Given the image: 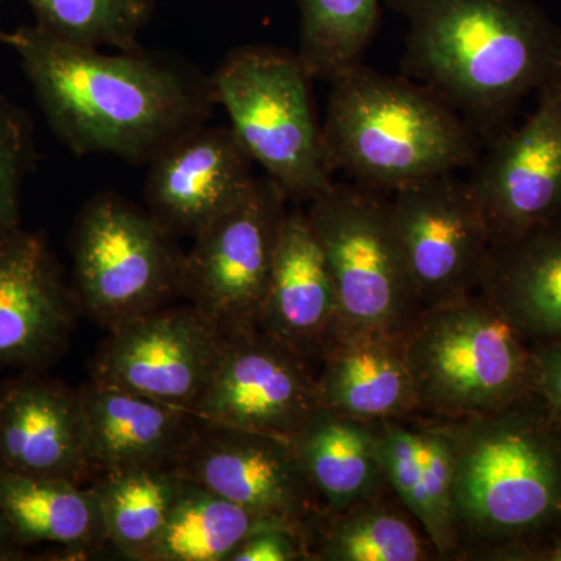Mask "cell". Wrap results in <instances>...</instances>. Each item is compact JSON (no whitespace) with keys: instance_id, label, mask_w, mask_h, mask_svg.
Segmentation results:
<instances>
[{"instance_id":"1","label":"cell","mask_w":561,"mask_h":561,"mask_svg":"<svg viewBox=\"0 0 561 561\" xmlns=\"http://www.w3.org/2000/svg\"><path fill=\"white\" fill-rule=\"evenodd\" d=\"M47 124L77 154H113L149 164L169 144L206 124L217 105L213 80L180 58L58 38L39 25L9 32Z\"/></svg>"},{"instance_id":"2","label":"cell","mask_w":561,"mask_h":561,"mask_svg":"<svg viewBox=\"0 0 561 561\" xmlns=\"http://www.w3.org/2000/svg\"><path fill=\"white\" fill-rule=\"evenodd\" d=\"M408 22L402 69L481 138L561 77V31L531 0H383Z\"/></svg>"},{"instance_id":"3","label":"cell","mask_w":561,"mask_h":561,"mask_svg":"<svg viewBox=\"0 0 561 561\" xmlns=\"http://www.w3.org/2000/svg\"><path fill=\"white\" fill-rule=\"evenodd\" d=\"M456 449L457 560L561 522V424L537 393L500 411L445 420Z\"/></svg>"},{"instance_id":"4","label":"cell","mask_w":561,"mask_h":561,"mask_svg":"<svg viewBox=\"0 0 561 561\" xmlns=\"http://www.w3.org/2000/svg\"><path fill=\"white\" fill-rule=\"evenodd\" d=\"M331 83L321 128L331 173L390 194L411 181L472 168L481 157L479 133L424 84L362 62Z\"/></svg>"},{"instance_id":"5","label":"cell","mask_w":561,"mask_h":561,"mask_svg":"<svg viewBox=\"0 0 561 561\" xmlns=\"http://www.w3.org/2000/svg\"><path fill=\"white\" fill-rule=\"evenodd\" d=\"M404 348L420 415L471 419L534 393L531 342L479 290L421 311Z\"/></svg>"},{"instance_id":"6","label":"cell","mask_w":561,"mask_h":561,"mask_svg":"<svg viewBox=\"0 0 561 561\" xmlns=\"http://www.w3.org/2000/svg\"><path fill=\"white\" fill-rule=\"evenodd\" d=\"M231 130L294 205L311 203L334 181L297 54L272 46L231 50L210 76Z\"/></svg>"},{"instance_id":"7","label":"cell","mask_w":561,"mask_h":561,"mask_svg":"<svg viewBox=\"0 0 561 561\" xmlns=\"http://www.w3.org/2000/svg\"><path fill=\"white\" fill-rule=\"evenodd\" d=\"M308 217L334 283L337 328L404 337L423 306L389 194L356 183H332L309 203Z\"/></svg>"},{"instance_id":"8","label":"cell","mask_w":561,"mask_h":561,"mask_svg":"<svg viewBox=\"0 0 561 561\" xmlns=\"http://www.w3.org/2000/svg\"><path fill=\"white\" fill-rule=\"evenodd\" d=\"M147 208L99 192L70 234L72 289L81 312L111 331L180 295L184 253Z\"/></svg>"},{"instance_id":"9","label":"cell","mask_w":561,"mask_h":561,"mask_svg":"<svg viewBox=\"0 0 561 561\" xmlns=\"http://www.w3.org/2000/svg\"><path fill=\"white\" fill-rule=\"evenodd\" d=\"M287 202L275 181L254 176L245 194L198 231L184 253L180 295L225 341L260 331Z\"/></svg>"},{"instance_id":"10","label":"cell","mask_w":561,"mask_h":561,"mask_svg":"<svg viewBox=\"0 0 561 561\" xmlns=\"http://www.w3.org/2000/svg\"><path fill=\"white\" fill-rule=\"evenodd\" d=\"M389 197L423 311L478 291L493 243L470 183L442 173L411 181Z\"/></svg>"},{"instance_id":"11","label":"cell","mask_w":561,"mask_h":561,"mask_svg":"<svg viewBox=\"0 0 561 561\" xmlns=\"http://www.w3.org/2000/svg\"><path fill=\"white\" fill-rule=\"evenodd\" d=\"M219 331L187 302L108 331L91 360V381L192 412L224 353Z\"/></svg>"},{"instance_id":"12","label":"cell","mask_w":561,"mask_h":561,"mask_svg":"<svg viewBox=\"0 0 561 561\" xmlns=\"http://www.w3.org/2000/svg\"><path fill=\"white\" fill-rule=\"evenodd\" d=\"M186 481L286 524L302 537L323 507L286 438L198 421L175 460Z\"/></svg>"},{"instance_id":"13","label":"cell","mask_w":561,"mask_h":561,"mask_svg":"<svg viewBox=\"0 0 561 561\" xmlns=\"http://www.w3.org/2000/svg\"><path fill=\"white\" fill-rule=\"evenodd\" d=\"M472 168L468 183L493 245L560 216L561 77L538 91L537 108L522 127L497 135Z\"/></svg>"},{"instance_id":"14","label":"cell","mask_w":561,"mask_h":561,"mask_svg":"<svg viewBox=\"0 0 561 561\" xmlns=\"http://www.w3.org/2000/svg\"><path fill=\"white\" fill-rule=\"evenodd\" d=\"M317 408L311 365L254 331L225 341L216 373L192 413L206 423L289 440Z\"/></svg>"},{"instance_id":"15","label":"cell","mask_w":561,"mask_h":561,"mask_svg":"<svg viewBox=\"0 0 561 561\" xmlns=\"http://www.w3.org/2000/svg\"><path fill=\"white\" fill-rule=\"evenodd\" d=\"M81 312L49 243L22 228L0 234V371L61 356Z\"/></svg>"},{"instance_id":"16","label":"cell","mask_w":561,"mask_h":561,"mask_svg":"<svg viewBox=\"0 0 561 561\" xmlns=\"http://www.w3.org/2000/svg\"><path fill=\"white\" fill-rule=\"evenodd\" d=\"M253 164L231 127L198 125L149 162L147 210L175 238H194L245 194Z\"/></svg>"},{"instance_id":"17","label":"cell","mask_w":561,"mask_h":561,"mask_svg":"<svg viewBox=\"0 0 561 561\" xmlns=\"http://www.w3.org/2000/svg\"><path fill=\"white\" fill-rule=\"evenodd\" d=\"M0 470L79 485L94 474L79 390L35 370L0 386Z\"/></svg>"},{"instance_id":"18","label":"cell","mask_w":561,"mask_h":561,"mask_svg":"<svg viewBox=\"0 0 561 561\" xmlns=\"http://www.w3.org/2000/svg\"><path fill=\"white\" fill-rule=\"evenodd\" d=\"M370 424L387 485L423 527L438 560H457L456 449L448 424L424 415Z\"/></svg>"},{"instance_id":"19","label":"cell","mask_w":561,"mask_h":561,"mask_svg":"<svg viewBox=\"0 0 561 561\" xmlns=\"http://www.w3.org/2000/svg\"><path fill=\"white\" fill-rule=\"evenodd\" d=\"M337 328V298L308 210L287 209L260 331L308 362L313 371Z\"/></svg>"},{"instance_id":"20","label":"cell","mask_w":561,"mask_h":561,"mask_svg":"<svg viewBox=\"0 0 561 561\" xmlns=\"http://www.w3.org/2000/svg\"><path fill=\"white\" fill-rule=\"evenodd\" d=\"M88 457L95 476L175 465L198 426L186 409L90 381L79 389Z\"/></svg>"},{"instance_id":"21","label":"cell","mask_w":561,"mask_h":561,"mask_svg":"<svg viewBox=\"0 0 561 561\" xmlns=\"http://www.w3.org/2000/svg\"><path fill=\"white\" fill-rule=\"evenodd\" d=\"M319 408L362 421L420 415L404 337L337 328L316 370Z\"/></svg>"},{"instance_id":"22","label":"cell","mask_w":561,"mask_h":561,"mask_svg":"<svg viewBox=\"0 0 561 561\" xmlns=\"http://www.w3.org/2000/svg\"><path fill=\"white\" fill-rule=\"evenodd\" d=\"M479 291L531 343L561 339V214L491 247Z\"/></svg>"},{"instance_id":"23","label":"cell","mask_w":561,"mask_h":561,"mask_svg":"<svg viewBox=\"0 0 561 561\" xmlns=\"http://www.w3.org/2000/svg\"><path fill=\"white\" fill-rule=\"evenodd\" d=\"M289 443L323 512L345 511L390 490L370 421L317 408Z\"/></svg>"},{"instance_id":"24","label":"cell","mask_w":561,"mask_h":561,"mask_svg":"<svg viewBox=\"0 0 561 561\" xmlns=\"http://www.w3.org/2000/svg\"><path fill=\"white\" fill-rule=\"evenodd\" d=\"M0 513L16 545L88 552L108 542L94 493L76 482L0 470Z\"/></svg>"},{"instance_id":"25","label":"cell","mask_w":561,"mask_h":561,"mask_svg":"<svg viewBox=\"0 0 561 561\" xmlns=\"http://www.w3.org/2000/svg\"><path fill=\"white\" fill-rule=\"evenodd\" d=\"M305 540L309 561L438 560L423 527L391 490L345 511L321 513Z\"/></svg>"},{"instance_id":"26","label":"cell","mask_w":561,"mask_h":561,"mask_svg":"<svg viewBox=\"0 0 561 561\" xmlns=\"http://www.w3.org/2000/svg\"><path fill=\"white\" fill-rule=\"evenodd\" d=\"M183 482L175 465L95 476L90 489L101 508L106 541L125 559L147 561Z\"/></svg>"},{"instance_id":"27","label":"cell","mask_w":561,"mask_h":561,"mask_svg":"<svg viewBox=\"0 0 561 561\" xmlns=\"http://www.w3.org/2000/svg\"><path fill=\"white\" fill-rule=\"evenodd\" d=\"M271 524L283 523L184 479L147 561H228L253 531Z\"/></svg>"},{"instance_id":"28","label":"cell","mask_w":561,"mask_h":561,"mask_svg":"<svg viewBox=\"0 0 561 561\" xmlns=\"http://www.w3.org/2000/svg\"><path fill=\"white\" fill-rule=\"evenodd\" d=\"M383 0H298V60L309 79L334 81L362 62Z\"/></svg>"},{"instance_id":"29","label":"cell","mask_w":561,"mask_h":561,"mask_svg":"<svg viewBox=\"0 0 561 561\" xmlns=\"http://www.w3.org/2000/svg\"><path fill=\"white\" fill-rule=\"evenodd\" d=\"M35 13L36 25L92 47L116 50L139 49L140 32L153 14V0H25Z\"/></svg>"},{"instance_id":"30","label":"cell","mask_w":561,"mask_h":561,"mask_svg":"<svg viewBox=\"0 0 561 561\" xmlns=\"http://www.w3.org/2000/svg\"><path fill=\"white\" fill-rule=\"evenodd\" d=\"M35 154L27 111L0 95V234L21 227V191Z\"/></svg>"},{"instance_id":"31","label":"cell","mask_w":561,"mask_h":561,"mask_svg":"<svg viewBox=\"0 0 561 561\" xmlns=\"http://www.w3.org/2000/svg\"><path fill=\"white\" fill-rule=\"evenodd\" d=\"M228 561H309V553L300 531L271 524L253 531Z\"/></svg>"},{"instance_id":"32","label":"cell","mask_w":561,"mask_h":561,"mask_svg":"<svg viewBox=\"0 0 561 561\" xmlns=\"http://www.w3.org/2000/svg\"><path fill=\"white\" fill-rule=\"evenodd\" d=\"M535 393L561 424V339L531 343Z\"/></svg>"},{"instance_id":"33","label":"cell","mask_w":561,"mask_h":561,"mask_svg":"<svg viewBox=\"0 0 561 561\" xmlns=\"http://www.w3.org/2000/svg\"><path fill=\"white\" fill-rule=\"evenodd\" d=\"M486 561H561V522L502 546Z\"/></svg>"},{"instance_id":"34","label":"cell","mask_w":561,"mask_h":561,"mask_svg":"<svg viewBox=\"0 0 561 561\" xmlns=\"http://www.w3.org/2000/svg\"><path fill=\"white\" fill-rule=\"evenodd\" d=\"M16 545L11 537L9 526H7L5 519H3L2 513H0V559L9 556L11 546Z\"/></svg>"},{"instance_id":"35","label":"cell","mask_w":561,"mask_h":561,"mask_svg":"<svg viewBox=\"0 0 561 561\" xmlns=\"http://www.w3.org/2000/svg\"><path fill=\"white\" fill-rule=\"evenodd\" d=\"M5 0H0V46H7V38H9V32L3 31L2 25V5Z\"/></svg>"}]
</instances>
